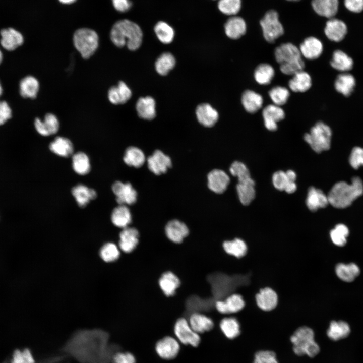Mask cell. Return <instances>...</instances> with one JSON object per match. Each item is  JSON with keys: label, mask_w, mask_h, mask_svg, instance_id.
<instances>
[{"label": "cell", "mask_w": 363, "mask_h": 363, "mask_svg": "<svg viewBox=\"0 0 363 363\" xmlns=\"http://www.w3.org/2000/svg\"><path fill=\"white\" fill-rule=\"evenodd\" d=\"M143 33L140 26L127 19L117 21L110 33V38L114 45L119 48L126 46L131 51L137 50L142 42Z\"/></svg>", "instance_id": "obj_1"}, {"label": "cell", "mask_w": 363, "mask_h": 363, "mask_svg": "<svg viewBox=\"0 0 363 363\" xmlns=\"http://www.w3.org/2000/svg\"><path fill=\"white\" fill-rule=\"evenodd\" d=\"M351 184L345 182L336 183L327 197L329 204L336 208H345L363 194V183L359 177H353Z\"/></svg>", "instance_id": "obj_2"}, {"label": "cell", "mask_w": 363, "mask_h": 363, "mask_svg": "<svg viewBox=\"0 0 363 363\" xmlns=\"http://www.w3.org/2000/svg\"><path fill=\"white\" fill-rule=\"evenodd\" d=\"M274 55L280 64V71L285 75H293L305 68V63L299 48L292 43H283L277 47Z\"/></svg>", "instance_id": "obj_3"}, {"label": "cell", "mask_w": 363, "mask_h": 363, "mask_svg": "<svg viewBox=\"0 0 363 363\" xmlns=\"http://www.w3.org/2000/svg\"><path fill=\"white\" fill-rule=\"evenodd\" d=\"M315 337V331L312 328L305 325L297 328L290 337L293 352L299 356H316L320 349Z\"/></svg>", "instance_id": "obj_4"}, {"label": "cell", "mask_w": 363, "mask_h": 363, "mask_svg": "<svg viewBox=\"0 0 363 363\" xmlns=\"http://www.w3.org/2000/svg\"><path fill=\"white\" fill-rule=\"evenodd\" d=\"M74 46L83 59L90 58L99 45V37L92 29L83 28L77 30L73 35Z\"/></svg>", "instance_id": "obj_5"}, {"label": "cell", "mask_w": 363, "mask_h": 363, "mask_svg": "<svg viewBox=\"0 0 363 363\" xmlns=\"http://www.w3.org/2000/svg\"><path fill=\"white\" fill-rule=\"evenodd\" d=\"M332 131L327 125L318 122L304 136L305 141L317 153L328 150L331 146Z\"/></svg>", "instance_id": "obj_6"}, {"label": "cell", "mask_w": 363, "mask_h": 363, "mask_svg": "<svg viewBox=\"0 0 363 363\" xmlns=\"http://www.w3.org/2000/svg\"><path fill=\"white\" fill-rule=\"evenodd\" d=\"M260 24L264 39L270 43L274 42L284 33V28L279 21L278 14L273 10L266 13Z\"/></svg>", "instance_id": "obj_7"}, {"label": "cell", "mask_w": 363, "mask_h": 363, "mask_svg": "<svg viewBox=\"0 0 363 363\" xmlns=\"http://www.w3.org/2000/svg\"><path fill=\"white\" fill-rule=\"evenodd\" d=\"M173 331L177 340L184 345L196 347L201 342L199 334L193 330L185 318H179L176 321Z\"/></svg>", "instance_id": "obj_8"}, {"label": "cell", "mask_w": 363, "mask_h": 363, "mask_svg": "<svg viewBox=\"0 0 363 363\" xmlns=\"http://www.w3.org/2000/svg\"><path fill=\"white\" fill-rule=\"evenodd\" d=\"M245 306L243 296L238 293H232L223 300H217L215 308L223 317L235 314L241 311Z\"/></svg>", "instance_id": "obj_9"}, {"label": "cell", "mask_w": 363, "mask_h": 363, "mask_svg": "<svg viewBox=\"0 0 363 363\" xmlns=\"http://www.w3.org/2000/svg\"><path fill=\"white\" fill-rule=\"evenodd\" d=\"M180 349L179 342L173 337L165 336L159 340L155 344V350L157 355L164 360L174 359Z\"/></svg>", "instance_id": "obj_10"}, {"label": "cell", "mask_w": 363, "mask_h": 363, "mask_svg": "<svg viewBox=\"0 0 363 363\" xmlns=\"http://www.w3.org/2000/svg\"><path fill=\"white\" fill-rule=\"evenodd\" d=\"M112 190L119 205H132L137 200V192L129 183L115 182L112 185Z\"/></svg>", "instance_id": "obj_11"}, {"label": "cell", "mask_w": 363, "mask_h": 363, "mask_svg": "<svg viewBox=\"0 0 363 363\" xmlns=\"http://www.w3.org/2000/svg\"><path fill=\"white\" fill-rule=\"evenodd\" d=\"M296 178V173L293 170H288L286 172L278 171L272 176V183L277 190L292 194L297 188L295 183Z\"/></svg>", "instance_id": "obj_12"}, {"label": "cell", "mask_w": 363, "mask_h": 363, "mask_svg": "<svg viewBox=\"0 0 363 363\" xmlns=\"http://www.w3.org/2000/svg\"><path fill=\"white\" fill-rule=\"evenodd\" d=\"M262 116L266 128L270 131H274L277 129V123L283 120L285 114L280 106L272 104L264 108Z\"/></svg>", "instance_id": "obj_13"}, {"label": "cell", "mask_w": 363, "mask_h": 363, "mask_svg": "<svg viewBox=\"0 0 363 363\" xmlns=\"http://www.w3.org/2000/svg\"><path fill=\"white\" fill-rule=\"evenodd\" d=\"M167 238L171 242L179 244L189 235L187 226L183 222L174 219L169 221L165 227Z\"/></svg>", "instance_id": "obj_14"}, {"label": "cell", "mask_w": 363, "mask_h": 363, "mask_svg": "<svg viewBox=\"0 0 363 363\" xmlns=\"http://www.w3.org/2000/svg\"><path fill=\"white\" fill-rule=\"evenodd\" d=\"M147 165L151 171L156 175H160L165 173L172 164L169 156L157 150L148 158Z\"/></svg>", "instance_id": "obj_15"}, {"label": "cell", "mask_w": 363, "mask_h": 363, "mask_svg": "<svg viewBox=\"0 0 363 363\" xmlns=\"http://www.w3.org/2000/svg\"><path fill=\"white\" fill-rule=\"evenodd\" d=\"M180 284V280L177 275L170 271L162 273L158 279L159 287L163 294L167 297L175 295Z\"/></svg>", "instance_id": "obj_16"}, {"label": "cell", "mask_w": 363, "mask_h": 363, "mask_svg": "<svg viewBox=\"0 0 363 363\" xmlns=\"http://www.w3.org/2000/svg\"><path fill=\"white\" fill-rule=\"evenodd\" d=\"M255 300L258 307L264 311H270L277 306L278 297L273 289L266 287L260 289L256 294Z\"/></svg>", "instance_id": "obj_17"}, {"label": "cell", "mask_w": 363, "mask_h": 363, "mask_svg": "<svg viewBox=\"0 0 363 363\" xmlns=\"http://www.w3.org/2000/svg\"><path fill=\"white\" fill-rule=\"evenodd\" d=\"M299 49L302 56L307 59L313 60L318 58L322 54L323 46L320 40L315 37L310 36L303 41Z\"/></svg>", "instance_id": "obj_18"}, {"label": "cell", "mask_w": 363, "mask_h": 363, "mask_svg": "<svg viewBox=\"0 0 363 363\" xmlns=\"http://www.w3.org/2000/svg\"><path fill=\"white\" fill-rule=\"evenodd\" d=\"M34 126L37 132L42 136H48L56 134L59 129V122L55 115L47 113L43 120L36 118Z\"/></svg>", "instance_id": "obj_19"}, {"label": "cell", "mask_w": 363, "mask_h": 363, "mask_svg": "<svg viewBox=\"0 0 363 363\" xmlns=\"http://www.w3.org/2000/svg\"><path fill=\"white\" fill-rule=\"evenodd\" d=\"M208 186L213 192L221 194L227 189L230 179L228 175L223 170L214 169L210 172L207 176Z\"/></svg>", "instance_id": "obj_20"}, {"label": "cell", "mask_w": 363, "mask_h": 363, "mask_svg": "<svg viewBox=\"0 0 363 363\" xmlns=\"http://www.w3.org/2000/svg\"><path fill=\"white\" fill-rule=\"evenodd\" d=\"M132 96V91L123 81L118 82L117 86H111L108 90L109 101L114 105L126 103Z\"/></svg>", "instance_id": "obj_21"}, {"label": "cell", "mask_w": 363, "mask_h": 363, "mask_svg": "<svg viewBox=\"0 0 363 363\" xmlns=\"http://www.w3.org/2000/svg\"><path fill=\"white\" fill-rule=\"evenodd\" d=\"M139 233L137 229L127 227L119 234V246L124 252L129 253L137 247L139 243Z\"/></svg>", "instance_id": "obj_22"}, {"label": "cell", "mask_w": 363, "mask_h": 363, "mask_svg": "<svg viewBox=\"0 0 363 363\" xmlns=\"http://www.w3.org/2000/svg\"><path fill=\"white\" fill-rule=\"evenodd\" d=\"M347 31V27L343 21L333 18L327 22L324 29L327 37L335 42H339L343 40Z\"/></svg>", "instance_id": "obj_23"}, {"label": "cell", "mask_w": 363, "mask_h": 363, "mask_svg": "<svg viewBox=\"0 0 363 363\" xmlns=\"http://www.w3.org/2000/svg\"><path fill=\"white\" fill-rule=\"evenodd\" d=\"M247 26L245 20L240 17L233 16L229 18L224 25V30L228 37L237 39L246 32Z\"/></svg>", "instance_id": "obj_24"}, {"label": "cell", "mask_w": 363, "mask_h": 363, "mask_svg": "<svg viewBox=\"0 0 363 363\" xmlns=\"http://www.w3.org/2000/svg\"><path fill=\"white\" fill-rule=\"evenodd\" d=\"M219 328L225 337L229 339H234L241 333L240 323L233 316L222 318L219 322Z\"/></svg>", "instance_id": "obj_25"}, {"label": "cell", "mask_w": 363, "mask_h": 363, "mask_svg": "<svg viewBox=\"0 0 363 363\" xmlns=\"http://www.w3.org/2000/svg\"><path fill=\"white\" fill-rule=\"evenodd\" d=\"M196 114L199 122L206 127L214 126L219 117L216 110L207 103L199 105L196 110Z\"/></svg>", "instance_id": "obj_26"}, {"label": "cell", "mask_w": 363, "mask_h": 363, "mask_svg": "<svg viewBox=\"0 0 363 363\" xmlns=\"http://www.w3.org/2000/svg\"><path fill=\"white\" fill-rule=\"evenodd\" d=\"M188 322L193 330L199 334L210 331L214 327V322L211 318L197 312L190 315Z\"/></svg>", "instance_id": "obj_27"}, {"label": "cell", "mask_w": 363, "mask_h": 363, "mask_svg": "<svg viewBox=\"0 0 363 363\" xmlns=\"http://www.w3.org/2000/svg\"><path fill=\"white\" fill-rule=\"evenodd\" d=\"M0 34L1 45L8 50H13L23 43L22 35L13 28L4 29L1 30Z\"/></svg>", "instance_id": "obj_28"}, {"label": "cell", "mask_w": 363, "mask_h": 363, "mask_svg": "<svg viewBox=\"0 0 363 363\" xmlns=\"http://www.w3.org/2000/svg\"><path fill=\"white\" fill-rule=\"evenodd\" d=\"M329 204L327 195L320 189L315 187L309 188L306 199L308 208L312 211L324 208Z\"/></svg>", "instance_id": "obj_29"}, {"label": "cell", "mask_w": 363, "mask_h": 363, "mask_svg": "<svg viewBox=\"0 0 363 363\" xmlns=\"http://www.w3.org/2000/svg\"><path fill=\"white\" fill-rule=\"evenodd\" d=\"M241 102L245 110L250 113L258 111L262 106L263 97L251 90H246L242 94Z\"/></svg>", "instance_id": "obj_30"}, {"label": "cell", "mask_w": 363, "mask_h": 363, "mask_svg": "<svg viewBox=\"0 0 363 363\" xmlns=\"http://www.w3.org/2000/svg\"><path fill=\"white\" fill-rule=\"evenodd\" d=\"M312 86L311 76L304 70L299 71L292 75L288 82L289 89L294 92H305Z\"/></svg>", "instance_id": "obj_31"}, {"label": "cell", "mask_w": 363, "mask_h": 363, "mask_svg": "<svg viewBox=\"0 0 363 363\" xmlns=\"http://www.w3.org/2000/svg\"><path fill=\"white\" fill-rule=\"evenodd\" d=\"M155 105L154 99L150 96L140 98L136 104L138 116L146 120L153 119L156 116Z\"/></svg>", "instance_id": "obj_32"}, {"label": "cell", "mask_w": 363, "mask_h": 363, "mask_svg": "<svg viewBox=\"0 0 363 363\" xmlns=\"http://www.w3.org/2000/svg\"><path fill=\"white\" fill-rule=\"evenodd\" d=\"M312 6L320 16L332 18L336 15L338 8V0H312Z\"/></svg>", "instance_id": "obj_33"}, {"label": "cell", "mask_w": 363, "mask_h": 363, "mask_svg": "<svg viewBox=\"0 0 363 363\" xmlns=\"http://www.w3.org/2000/svg\"><path fill=\"white\" fill-rule=\"evenodd\" d=\"M236 190L240 202L244 205H248L255 196V182L251 177L238 181Z\"/></svg>", "instance_id": "obj_34"}, {"label": "cell", "mask_w": 363, "mask_h": 363, "mask_svg": "<svg viewBox=\"0 0 363 363\" xmlns=\"http://www.w3.org/2000/svg\"><path fill=\"white\" fill-rule=\"evenodd\" d=\"M350 333L348 324L343 321H331L326 331L328 337L333 341H338L347 337Z\"/></svg>", "instance_id": "obj_35"}, {"label": "cell", "mask_w": 363, "mask_h": 363, "mask_svg": "<svg viewBox=\"0 0 363 363\" xmlns=\"http://www.w3.org/2000/svg\"><path fill=\"white\" fill-rule=\"evenodd\" d=\"M222 247L227 254L237 258H240L245 256L248 250L247 245L245 241L238 237L223 241Z\"/></svg>", "instance_id": "obj_36"}, {"label": "cell", "mask_w": 363, "mask_h": 363, "mask_svg": "<svg viewBox=\"0 0 363 363\" xmlns=\"http://www.w3.org/2000/svg\"><path fill=\"white\" fill-rule=\"evenodd\" d=\"M72 194L80 207H85L90 201L96 198L97 193L85 185L79 184L73 188Z\"/></svg>", "instance_id": "obj_37"}, {"label": "cell", "mask_w": 363, "mask_h": 363, "mask_svg": "<svg viewBox=\"0 0 363 363\" xmlns=\"http://www.w3.org/2000/svg\"><path fill=\"white\" fill-rule=\"evenodd\" d=\"M335 272L341 280L350 282L359 275L360 269L358 266L353 263L348 264L340 263L335 266Z\"/></svg>", "instance_id": "obj_38"}, {"label": "cell", "mask_w": 363, "mask_h": 363, "mask_svg": "<svg viewBox=\"0 0 363 363\" xmlns=\"http://www.w3.org/2000/svg\"><path fill=\"white\" fill-rule=\"evenodd\" d=\"M355 86V79L349 73H342L338 75L335 83L336 90L345 96H349L352 92Z\"/></svg>", "instance_id": "obj_39"}, {"label": "cell", "mask_w": 363, "mask_h": 363, "mask_svg": "<svg viewBox=\"0 0 363 363\" xmlns=\"http://www.w3.org/2000/svg\"><path fill=\"white\" fill-rule=\"evenodd\" d=\"M111 219L112 223L118 227L124 228L128 227L132 221L129 209L126 205H119L112 211Z\"/></svg>", "instance_id": "obj_40"}, {"label": "cell", "mask_w": 363, "mask_h": 363, "mask_svg": "<svg viewBox=\"0 0 363 363\" xmlns=\"http://www.w3.org/2000/svg\"><path fill=\"white\" fill-rule=\"evenodd\" d=\"M50 150L54 154L64 157L71 156L73 152V145L67 138L57 137L49 144Z\"/></svg>", "instance_id": "obj_41"}, {"label": "cell", "mask_w": 363, "mask_h": 363, "mask_svg": "<svg viewBox=\"0 0 363 363\" xmlns=\"http://www.w3.org/2000/svg\"><path fill=\"white\" fill-rule=\"evenodd\" d=\"M274 75L275 70L273 67L267 63H262L258 65L254 73L256 82L263 85L270 84Z\"/></svg>", "instance_id": "obj_42"}, {"label": "cell", "mask_w": 363, "mask_h": 363, "mask_svg": "<svg viewBox=\"0 0 363 363\" xmlns=\"http://www.w3.org/2000/svg\"><path fill=\"white\" fill-rule=\"evenodd\" d=\"M330 65L336 70L345 72L352 68L353 61L344 52L340 50H336L333 53Z\"/></svg>", "instance_id": "obj_43"}, {"label": "cell", "mask_w": 363, "mask_h": 363, "mask_svg": "<svg viewBox=\"0 0 363 363\" xmlns=\"http://www.w3.org/2000/svg\"><path fill=\"white\" fill-rule=\"evenodd\" d=\"M39 89L38 80L34 77L29 76L20 82V94L23 97L33 99L36 98Z\"/></svg>", "instance_id": "obj_44"}, {"label": "cell", "mask_w": 363, "mask_h": 363, "mask_svg": "<svg viewBox=\"0 0 363 363\" xmlns=\"http://www.w3.org/2000/svg\"><path fill=\"white\" fill-rule=\"evenodd\" d=\"M123 160L127 165L138 168L144 164L145 157L141 150L137 147L132 146L126 149Z\"/></svg>", "instance_id": "obj_45"}, {"label": "cell", "mask_w": 363, "mask_h": 363, "mask_svg": "<svg viewBox=\"0 0 363 363\" xmlns=\"http://www.w3.org/2000/svg\"><path fill=\"white\" fill-rule=\"evenodd\" d=\"M154 30L158 40L163 44H169L174 39V30L165 22L159 21L157 23Z\"/></svg>", "instance_id": "obj_46"}, {"label": "cell", "mask_w": 363, "mask_h": 363, "mask_svg": "<svg viewBox=\"0 0 363 363\" xmlns=\"http://www.w3.org/2000/svg\"><path fill=\"white\" fill-rule=\"evenodd\" d=\"M72 166L74 170L79 175H85L90 170L89 157L84 153L79 152L72 156Z\"/></svg>", "instance_id": "obj_47"}, {"label": "cell", "mask_w": 363, "mask_h": 363, "mask_svg": "<svg viewBox=\"0 0 363 363\" xmlns=\"http://www.w3.org/2000/svg\"><path fill=\"white\" fill-rule=\"evenodd\" d=\"M175 65L174 56L169 52L162 53L156 60L155 67L157 72L162 76L167 75Z\"/></svg>", "instance_id": "obj_48"}, {"label": "cell", "mask_w": 363, "mask_h": 363, "mask_svg": "<svg viewBox=\"0 0 363 363\" xmlns=\"http://www.w3.org/2000/svg\"><path fill=\"white\" fill-rule=\"evenodd\" d=\"M349 235L348 227L343 224H337L330 231L329 236L332 243L339 247L344 246L347 241L346 238Z\"/></svg>", "instance_id": "obj_49"}, {"label": "cell", "mask_w": 363, "mask_h": 363, "mask_svg": "<svg viewBox=\"0 0 363 363\" xmlns=\"http://www.w3.org/2000/svg\"><path fill=\"white\" fill-rule=\"evenodd\" d=\"M268 94L273 104L279 106L286 103L290 96L289 90L280 86L273 87L269 90Z\"/></svg>", "instance_id": "obj_50"}, {"label": "cell", "mask_w": 363, "mask_h": 363, "mask_svg": "<svg viewBox=\"0 0 363 363\" xmlns=\"http://www.w3.org/2000/svg\"><path fill=\"white\" fill-rule=\"evenodd\" d=\"M241 5V0H219L218 8L223 14L233 16L239 12Z\"/></svg>", "instance_id": "obj_51"}, {"label": "cell", "mask_w": 363, "mask_h": 363, "mask_svg": "<svg viewBox=\"0 0 363 363\" xmlns=\"http://www.w3.org/2000/svg\"><path fill=\"white\" fill-rule=\"evenodd\" d=\"M120 255L119 250L113 243H107L101 248L100 255L106 262H113L117 260Z\"/></svg>", "instance_id": "obj_52"}, {"label": "cell", "mask_w": 363, "mask_h": 363, "mask_svg": "<svg viewBox=\"0 0 363 363\" xmlns=\"http://www.w3.org/2000/svg\"><path fill=\"white\" fill-rule=\"evenodd\" d=\"M10 363H35L31 351L27 348L16 349L13 352Z\"/></svg>", "instance_id": "obj_53"}, {"label": "cell", "mask_w": 363, "mask_h": 363, "mask_svg": "<svg viewBox=\"0 0 363 363\" xmlns=\"http://www.w3.org/2000/svg\"><path fill=\"white\" fill-rule=\"evenodd\" d=\"M231 174L236 177L238 181L243 180L251 177L248 168L242 162H234L230 167Z\"/></svg>", "instance_id": "obj_54"}, {"label": "cell", "mask_w": 363, "mask_h": 363, "mask_svg": "<svg viewBox=\"0 0 363 363\" xmlns=\"http://www.w3.org/2000/svg\"><path fill=\"white\" fill-rule=\"evenodd\" d=\"M253 363H279L276 354L271 350H262L256 352Z\"/></svg>", "instance_id": "obj_55"}, {"label": "cell", "mask_w": 363, "mask_h": 363, "mask_svg": "<svg viewBox=\"0 0 363 363\" xmlns=\"http://www.w3.org/2000/svg\"><path fill=\"white\" fill-rule=\"evenodd\" d=\"M349 162L355 169L363 166V148L359 147L353 148L349 156Z\"/></svg>", "instance_id": "obj_56"}, {"label": "cell", "mask_w": 363, "mask_h": 363, "mask_svg": "<svg viewBox=\"0 0 363 363\" xmlns=\"http://www.w3.org/2000/svg\"><path fill=\"white\" fill-rule=\"evenodd\" d=\"M113 363H136V358L134 355L129 352H119L115 353L113 356Z\"/></svg>", "instance_id": "obj_57"}, {"label": "cell", "mask_w": 363, "mask_h": 363, "mask_svg": "<svg viewBox=\"0 0 363 363\" xmlns=\"http://www.w3.org/2000/svg\"><path fill=\"white\" fill-rule=\"evenodd\" d=\"M12 111L8 103L4 101H0V125L4 124L11 118Z\"/></svg>", "instance_id": "obj_58"}, {"label": "cell", "mask_w": 363, "mask_h": 363, "mask_svg": "<svg viewBox=\"0 0 363 363\" xmlns=\"http://www.w3.org/2000/svg\"><path fill=\"white\" fill-rule=\"evenodd\" d=\"M344 5L353 12L359 13L363 10V0H344Z\"/></svg>", "instance_id": "obj_59"}, {"label": "cell", "mask_w": 363, "mask_h": 363, "mask_svg": "<svg viewBox=\"0 0 363 363\" xmlns=\"http://www.w3.org/2000/svg\"><path fill=\"white\" fill-rule=\"evenodd\" d=\"M114 8L120 12H126L129 10L132 3L129 0H112Z\"/></svg>", "instance_id": "obj_60"}, {"label": "cell", "mask_w": 363, "mask_h": 363, "mask_svg": "<svg viewBox=\"0 0 363 363\" xmlns=\"http://www.w3.org/2000/svg\"><path fill=\"white\" fill-rule=\"evenodd\" d=\"M76 0H59V1L65 4H70L74 2Z\"/></svg>", "instance_id": "obj_61"}, {"label": "cell", "mask_w": 363, "mask_h": 363, "mask_svg": "<svg viewBox=\"0 0 363 363\" xmlns=\"http://www.w3.org/2000/svg\"><path fill=\"white\" fill-rule=\"evenodd\" d=\"M2 60V53L0 50V63H1Z\"/></svg>", "instance_id": "obj_62"}, {"label": "cell", "mask_w": 363, "mask_h": 363, "mask_svg": "<svg viewBox=\"0 0 363 363\" xmlns=\"http://www.w3.org/2000/svg\"><path fill=\"white\" fill-rule=\"evenodd\" d=\"M2 88L1 84H0V96L2 94Z\"/></svg>", "instance_id": "obj_63"}, {"label": "cell", "mask_w": 363, "mask_h": 363, "mask_svg": "<svg viewBox=\"0 0 363 363\" xmlns=\"http://www.w3.org/2000/svg\"><path fill=\"white\" fill-rule=\"evenodd\" d=\"M288 1H299V0H288Z\"/></svg>", "instance_id": "obj_64"}]
</instances>
